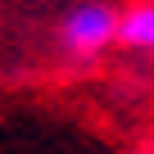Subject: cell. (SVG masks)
Masks as SVG:
<instances>
[{
  "instance_id": "obj_1",
  "label": "cell",
  "mask_w": 154,
  "mask_h": 154,
  "mask_svg": "<svg viewBox=\"0 0 154 154\" xmlns=\"http://www.w3.org/2000/svg\"><path fill=\"white\" fill-rule=\"evenodd\" d=\"M59 45L72 59H95L100 50L118 45V14L100 0H86V5H72L59 23Z\"/></svg>"
},
{
  "instance_id": "obj_2",
  "label": "cell",
  "mask_w": 154,
  "mask_h": 154,
  "mask_svg": "<svg viewBox=\"0 0 154 154\" xmlns=\"http://www.w3.org/2000/svg\"><path fill=\"white\" fill-rule=\"evenodd\" d=\"M118 45L154 54V0H140V5L118 14Z\"/></svg>"
}]
</instances>
